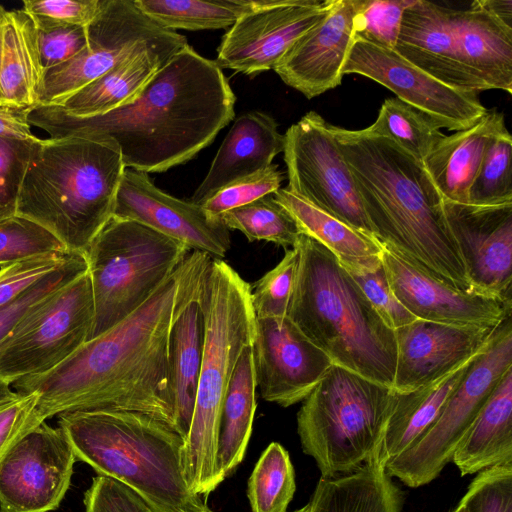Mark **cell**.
Instances as JSON below:
<instances>
[{"instance_id": "cell-58", "label": "cell", "mask_w": 512, "mask_h": 512, "mask_svg": "<svg viewBox=\"0 0 512 512\" xmlns=\"http://www.w3.org/2000/svg\"><path fill=\"white\" fill-rule=\"evenodd\" d=\"M1 102H2V101H1V96H0V103H1Z\"/></svg>"}, {"instance_id": "cell-40", "label": "cell", "mask_w": 512, "mask_h": 512, "mask_svg": "<svg viewBox=\"0 0 512 512\" xmlns=\"http://www.w3.org/2000/svg\"><path fill=\"white\" fill-rule=\"evenodd\" d=\"M339 263L389 328L396 330L417 319L393 293L381 257L366 262Z\"/></svg>"}, {"instance_id": "cell-12", "label": "cell", "mask_w": 512, "mask_h": 512, "mask_svg": "<svg viewBox=\"0 0 512 512\" xmlns=\"http://www.w3.org/2000/svg\"><path fill=\"white\" fill-rule=\"evenodd\" d=\"M86 31L87 44L75 57L44 71L38 105H58L143 48L172 57L188 45L184 35L160 26L134 0H100Z\"/></svg>"}, {"instance_id": "cell-5", "label": "cell", "mask_w": 512, "mask_h": 512, "mask_svg": "<svg viewBox=\"0 0 512 512\" xmlns=\"http://www.w3.org/2000/svg\"><path fill=\"white\" fill-rule=\"evenodd\" d=\"M295 247L299 259L287 317L333 364L392 388L394 330L332 252L304 234Z\"/></svg>"}, {"instance_id": "cell-34", "label": "cell", "mask_w": 512, "mask_h": 512, "mask_svg": "<svg viewBox=\"0 0 512 512\" xmlns=\"http://www.w3.org/2000/svg\"><path fill=\"white\" fill-rule=\"evenodd\" d=\"M273 197L292 217L301 234L322 244L339 262H366L382 254V245L372 236L360 232L312 205L286 188Z\"/></svg>"}, {"instance_id": "cell-38", "label": "cell", "mask_w": 512, "mask_h": 512, "mask_svg": "<svg viewBox=\"0 0 512 512\" xmlns=\"http://www.w3.org/2000/svg\"><path fill=\"white\" fill-rule=\"evenodd\" d=\"M229 230H238L252 241H267L285 249L294 248L301 235L288 212L273 194L234 208L221 216Z\"/></svg>"}, {"instance_id": "cell-28", "label": "cell", "mask_w": 512, "mask_h": 512, "mask_svg": "<svg viewBox=\"0 0 512 512\" xmlns=\"http://www.w3.org/2000/svg\"><path fill=\"white\" fill-rule=\"evenodd\" d=\"M451 462L461 476L512 463V369L490 395Z\"/></svg>"}, {"instance_id": "cell-54", "label": "cell", "mask_w": 512, "mask_h": 512, "mask_svg": "<svg viewBox=\"0 0 512 512\" xmlns=\"http://www.w3.org/2000/svg\"><path fill=\"white\" fill-rule=\"evenodd\" d=\"M452 512H471V511L465 504H463L462 502H459L458 506Z\"/></svg>"}, {"instance_id": "cell-25", "label": "cell", "mask_w": 512, "mask_h": 512, "mask_svg": "<svg viewBox=\"0 0 512 512\" xmlns=\"http://www.w3.org/2000/svg\"><path fill=\"white\" fill-rule=\"evenodd\" d=\"M456 54L461 65L488 90L512 93V28L473 1L450 8Z\"/></svg>"}, {"instance_id": "cell-3", "label": "cell", "mask_w": 512, "mask_h": 512, "mask_svg": "<svg viewBox=\"0 0 512 512\" xmlns=\"http://www.w3.org/2000/svg\"><path fill=\"white\" fill-rule=\"evenodd\" d=\"M374 238L437 281L472 292L442 198L423 165L393 141L329 123Z\"/></svg>"}, {"instance_id": "cell-8", "label": "cell", "mask_w": 512, "mask_h": 512, "mask_svg": "<svg viewBox=\"0 0 512 512\" xmlns=\"http://www.w3.org/2000/svg\"><path fill=\"white\" fill-rule=\"evenodd\" d=\"M398 392L333 364L303 400L297 432L321 477L349 474L376 458Z\"/></svg>"}, {"instance_id": "cell-36", "label": "cell", "mask_w": 512, "mask_h": 512, "mask_svg": "<svg viewBox=\"0 0 512 512\" xmlns=\"http://www.w3.org/2000/svg\"><path fill=\"white\" fill-rule=\"evenodd\" d=\"M364 130L393 141L421 163L444 137L427 115L398 98L386 99L374 123Z\"/></svg>"}, {"instance_id": "cell-26", "label": "cell", "mask_w": 512, "mask_h": 512, "mask_svg": "<svg viewBox=\"0 0 512 512\" xmlns=\"http://www.w3.org/2000/svg\"><path fill=\"white\" fill-rule=\"evenodd\" d=\"M505 126L503 113L488 110L471 127L444 137L423 160V168L445 201L468 204L469 189L491 139Z\"/></svg>"}, {"instance_id": "cell-46", "label": "cell", "mask_w": 512, "mask_h": 512, "mask_svg": "<svg viewBox=\"0 0 512 512\" xmlns=\"http://www.w3.org/2000/svg\"><path fill=\"white\" fill-rule=\"evenodd\" d=\"M33 142L0 137V221L17 213L19 193Z\"/></svg>"}, {"instance_id": "cell-56", "label": "cell", "mask_w": 512, "mask_h": 512, "mask_svg": "<svg viewBox=\"0 0 512 512\" xmlns=\"http://www.w3.org/2000/svg\"><path fill=\"white\" fill-rule=\"evenodd\" d=\"M5 12H6V10L2 6H0V26H1Z\"/></svg>"}, {"instance_id": "cell-20", "label": "cell", "mask_w": 512, "mask_h": 512, "mask_svg": "<svg viewBox=\"0 0 512 512\" xmlns=\"http://www.w3.org/2000/svg\"><path fill=\"white\" fill-rule=\"evenodd\" d=\"M364 0H333L321 20L273 69L288 86L311 99L341 84L354 42L355 16Z\"/></svg>"}, {"instance_id": "cell-17", "label": "cell", "mask_w": 512, "mask_h": 512, "mask_svg": "<svg viewBox=\"0 0 512 512\" xmlns=\"http://www.w3.org/2000/svg\"><path fill=\"white\" fill-rule=\"evenodd\" d=\"M252 354L256 389L282 407L303 401L333 365L287 316L256 318Z\"/></svg>"}, {"instance_id": "cell-39", "label": "cell", "mask_w": 512, "mask_h": 512, "mask_svg": "<svg viewBox=\"0 0 512 512\" xmlns=\"http://www.w3.org/2000/svg\"><path fill=\"white\" fill-rule=\"evenodd\" d=\"M512 136L505 127L490 141L469 189V204L488 206L512 203Z\"/></svg>"}, {"instance_id": "cell-19", "label": "cell", "mask_w": 512, "mask_h": 512, "mask_svg": "<svg viewBox=\"0 0 512 512\" xmlns=\"http://www.w3.org/2000/svg\"><path fill=\"white\" fill-rule=\"evenodd\" d=\"M472 292L511 301L512 203L479 206L442 199Z\"/></svg>"}, {"instance_id": "cell-47", "label": "cell", "mask_w": 512, "mask_h": 512, "mask_svg": "<svg viewBox=\"0 0 512 512\" xmlns=\"http://www.w3.org/2000/svg\"><path fill=\"white\" fill-rule=\"evenodd\" d=\"M100 0H26L23 11L37 30L87 26L96 16Z\"/></svg>"}, {"instance_id": "cell-23", "label": "cell", "mask_w": 512, "mask_h": 512, "mask_svg": "<svg viewBox=\"0 0 512 512\" xmlns=\"http://www.w3.org/2000/svg\"><path fill=\"white\" fill-rule=\"evenodd\" d=\"M394 50L450 87L477 93L488 90L458 60L448 7L414 0L403 14Z\"/></svg>"}, {"instance_id": "cell-55", "label": "cell", "mask_w": 512, "mask_h": 512, "mask_svg": "<svg viewBox=\"0 0 512 512\" xmlns=\"http://www.w3.org/2000/svg\"><path fill=\"white\" fill-rule=\"evenodd\" d=\"M293 512H309V504Z\"/></svg>"}, {"instance_id": "cell-33", "label": "cell", "mask_w": 512, "mask_h": 512, "mask_svg": "<svg viewBox=\"0 0 512 512\" xmlns=\"http://www.w3.org/2000/svg\"><path fill=\"white\" fill-rule=\"evenodd\" d=\"M256 380L252 345L242 352L220 410L217 468L224 480L244 458L256 410Z\"/></svg>"}, {"instance_id": "cell-52", "label": "cell", "mask_w": 512, "mask_h": 512, "mask_svg": "<svg viewBox=\"0 0 512 512\" xmlns=\"http://www.w3.org/2000/svg\"><path fill=\"white\" fill-rule=\"evenodd\" d=\"M33 108L0 103V137L19 141L38 139L31 131L29 114Z\"/></svg>"}, {"instance_id": "cell-27", "label": "cell", "mask_w": 512, "mask_h": 512, "mask_svg": "<svg viewBox=\"0 0 512 512\" xmlns=\"http://www.w3.org/2000/svg\"><path fill=\"white\" fill-rule=\"evenodd\" d=\"M199 288L177 315L169 343L172 427L184 441L193 418L203 350L204 325L198 301Z\"/></svg>"}, {"instance_id": "cell-15", "label": "cell", "mask_w": 512, "mask_h": 512, "mask_svg": "<svg viewBox=\"0 0 512 512\" xmlns=\"http://www.w3.org/2000/svg\"><path fill=\"white\" fill-rule=\"evenodd\" d=\"M76 461L60 427L42 422L30 430L0 461V512L56 510L69 489Z\"/></svg>"}, {"instance_id": "cell-4", "label": "cell", "mask_w": 512, "mask_h": 512, "mask_svg": "<svg viewBox=\"0 0 512 512\" xmlns=\"http://www.w3.org/2000/svg\"><path fill=\"white\" fill-rule=\"evenodd\" d=\"M125 166L110 137L77 135L33 142L17 213L84 253L112 218Z\"/></svg>"}, {"instance_id": "cell-37", "label": "cell", "mask_w": 512, "mask_h": 512, "mask_svg": "<svg viewBox=\"0 0 512 512\" xmlns=\"http://www.w3.org/2000/svg\"><path fill=\"white\" fill-rule=\"evenodd\" d=\"M296 490L287 450L272 442L260 456L248 481L252 512H286Z\"/></svg>"}, {"instance_id": "cell-45", "label": "cell", "mask_w": 512, "mask_h": 512, "mask_svg": "<svg viewBox=\"0 0 512 512\" xmlns=\"http://www.w3.org/2000/svg\"><path fill=\"white\" fill-rule=\"evenodd\" d=\"M460 502L471 512H512V463L479 472Z\"/></svg>"}, {"instance_id": "cell-18", "label": "cell", "mask_w": 512, "mask_h": 512, "mask_svg": "<svg viewBox=\"0 0 512 512\" xmlns=\"http://www.w3.org/2000/svg\"><path fill=\"white\" fill-rule=\"evenodd\" d=\"M113 216L139 222L212 258L222 259L230 249L229 229L221 218L162 191L145 172L125 168Z\"/></svg>"}, {"instance_id": "cell-14", "label": "cell", "mask_w": 512, "mask_h": 512, "mask_svg": "<svg viewBox=\"0 0 512 512\" xmlns=\"http://www.w3.org/2000/svg\"><path fill=\"white\" fill-rule=\"evenodd\" d=\"M343 73L360 74L383 85L398 99L427 115L440 129H467L488 111L480 102L479 93L450 87L394 49L359 37H354Z\"/></svg>"}, {"instance_id": "cell-13", "label": "cell", "mask_w": 512, "mask_h": 512, "mask_svg": "<svg viewBox=\"0 0 512 512\" xmlns=\"http://www.w3.org/2000/svg\"><path fill=\"white\" fill-rule=\"evenodd\" d=\"M287 190L372 237L351 170L329 123L309 111L284 134Z\"/></svg>"}, {"instance_id": "cell-48", "label": "cell", "mask_w": 512, "mask_h": 512, "mask_svg": "<svg viewBox=\"0 0 512 512\" xmlns=\"http://www.w3.org/2000/svg\"><path fill=\"white\" fill-rule=\"evenodd\" d=\"M71 253H50L0 266V308L61 266Z\"/></svg>"}, {"instance_id": "cell-35", "label": "cell", "mask_w": 512, "mask_h": 512, "mask_svg": "<svg viewBox=\"0 0 512 512\" xmlns=\"http://www.w3.org/2000/svg\"><path fill=\"white\" fill-rule=\"evenodd\" d=\"M153 21L168 30L190 31L231 27L254 9L258 0H134Z\"/></svg>"}, {"instance_id": "cell-9", "label": "cell", "mask_w": 512, "mask_h": 512, "mask_svg": "<svg viewBox=\"0 0 512 512\" xmlns=\"http://www.w3.org/2000/svg\"><path fill=\"white\" fill-rule=\"evenodd\" d=\"M189 251L139 222L112 216L84 252L94 299L89 340L144 304Z\"/></svg>"}, {"instance_id": "cell-11", "label": "cell", "mask_w": 512, "mask_h": 512, "mask_svg": "<svg viewBox=\"0 0 512 512\" xmlns=\"http://www.w3.org/2000/svg\"><path fill=\"white\" fill-rule=\"evenodd\" d=\"M94 321L91 280L77 275L32 308L0 342V381L50 371L89 340Z\"/></svg>"}, {"instance_id": "cell-1", "label": "cell", "mask_w": 512, "mask_h": 512, "mask_svg": "<svg viewBox=\"0 0 512 512\" xmlns=\"http://www.w3.org/2000/svg\"><path fill=\"white\" fill-rule=\"evenodd\" d=\"M211 258L189 251L133 313L86 341L50 371L23 378L12 387L38 395L36 413L42 422L68 412L126 410L151 415L172 427L171 329L198 290Z\"/></svg>"}, {"instance_id": "cell-16", "label": "cell", "mask_w": 512, "mask_h": 512, "mask_svg": "<svg viewBox=\"0 0 512 512\" xmlns=\"http://www.w3.org/2000/svg\"><path fill=\"white\" fill-rule=\"evenodd\" d=\"M333 0H258L222 37L215 62L254 76L274 69L329 10Z\"/></svg>"}, {"instance_id": "cell-30", "label": "cell", "mask_w": 512, "mask_h": 512, "mask_svg": "<svg viewBox=\"0 0 512 512\" xmlns=\"http://www.w3.org/2000/svg\"><path fill=\"white\" fill-rule=\"evenodd\" d=\"M481 352L425 386L407 393H398L397 402L376 457L380 464L386 466L390 460L415 444L430 428L472 362Z\"/></svg>"}, {"instance_id": "cell-41", "label": "cell", "mask_w": 512, "mask_h": 512, "mask_svg": "<svg viewBox=\"0 0 512 512\" xmlns=\"http://www.w3.org/2000/svg\"><path fill=\"white\" fill-rule=\"evenodd\" d=\"M58 252H68L48 230L15 215L0 221V266Z\"/></svg>"}, {"instance_id": "cell-31", "label": "cell", "mask_w": 512, "mask_h": 512, "mask_svg": "<svg viewBox=\"0 0 512 512\" xmlns=\"http://www.w3.org/2000/svg\"><path fill=\"white\" fill-rule=\"evenodd\" d=\"M403 492L376 458L349 474L320 477L309 512H401Z\"/></svg>"}, {"instance_id": "cell-29", "label": "cell", "mask_w": 512, "mask_h": 512, "mask_svg": "<svg viewBox=\"0 0 512 512\" xmlns=\"http://www.w3.org/2000/svg\"><path fill=\"white\" fill-rule=\"evenodd\" d=\"M43 76L32 20L22 9L6 11L0 26L1 101L38 106Z\"/></svg>"}, {"instance_id": "cell-22", "label": "cell", "mask_w": 512, "mask_h": 512, "mask_svg": "<svg viewBox=\"0 0 512 512\" xmlns=\"http://www.w3.org/2000/svg\"><path fill=\"white\" fill-rule=\"evenodd\" d=\"M381 260L393 293L417 319L496 328L511 316V301L457 290L413 267L384 246Z\"/></svg>"}, {"instance_id": "cell-42", "label": "cell", "mask_w": 512, "mask_h": 512, "mask_svg": "<svg viewBox=\"0 0 512 512\" xmlns=\"http://www.w3.org/2000/svg\"><path fill=\"white\" fill-rule=\"evenodd\" d=\"M298 259L296 247L286 249L281 261L251 286V301L256 318L287 316Z\"/></svg>"}, {"instance_id": "cell-53", "label": "cell", "mask_w": 512, "mask_h": 512, "mask_svg": "<svg viewBox=\"0 0 512 512\" xmlns=\"http://www.w3.org/2000/svg\"><path fill=\"white\" fill-rule=\"evenodd\" d=\"M478 3L492 16L512 28V0H478Z\"/></svg>"}, {"instance_id": "cell-10", "label": "cell", "mask_w": 512, "mask_h": 512, "mask_svg": "<svg viewBox=\"0 0 512 512\" xmlns=\"http://www.w3.org/2000/svg\"><path fill=\"white\" fill-rule=\"evenodd\" d=\"M510 317L495 330L475 358L430 428L406 451L390 460L385 470L406 486L430 483L451 462L452 455L504 375L512 369Z\"/></svg>"}, {"instance_id": "cell-6", "label": "cell", "mask_w": 512, "mask_h": 512, "mask_svg": "<svg viewBox=\"0 0 512 512\" xmlns=\"http://www.w3.org/2000/svg\"><path fill=\"white\" fill-rule=\"evenodd\" d=\"M58 416L76 459L98 475L130 487L154 512H196L207 507L187 484L182 465L185 441L170 425L126 410Z\"/></svg>"}, {"instance_id": "cell-51", "label": "cell", "mask_w": 512, "mask_h": 512, "mask_svg": "<svg viewBox=\"0 0 512 512\" xmlns=\"http://www.w3.org/2000/svg\"><path fill=\"white\" fill-rule=\"evenodd\" d=\"M36 40L40 62L46 71L71 60L86 46V26L36 29Z\"/></svg>"}, {"instance_id": "cell-49", "label": "cell", "mask_w": 512, "mask_h": 512, "mask_svg": "<svg viewBox=\"0 0 512 512\" xmlns=\"http://www.w3.org/2000/svg\"><path fill=\"white\" fill-rule=\"evenodd\" d=\"M38 395L14 393L0 401V461L26 433L42 421L36 413Z\"/></svg>"}, {"instance_id": "cell-21", "label": "cell", "mask_w": 512, "mask_h": 512, "mask_svg": "<svg viewBox=\"0 0 512 512\" xmlns=\"http://www.w3.org/2000/svg\"><path fill=\"white\" fill-rule=\"evenodd\" d=\"M497 328L416 319L394 330L397 360L392 388L407 393L446 375L481 352Z\"/></svg>"}, {"instance_id": "cell-50", "label": "cell", "mask_w": 512, "mask_h": 512, "mask_svg": "<svg viewBox=\"0 0 512 512\" xmlns=\"http://www.w3.org/2000/svg\"><path fill=\"white\" fill-rule=\"evenodd\" d=\"M85 512H154L148 503L127 485L97 475L84 494Z\"/></svg>"}, {"instance_id": "cell-24", "label": "cell", "mask_w": 512, "mask_h": 512, "mask_svg": "<svg viewBox=\"0 0 512 512\" xmlns=\"http://www.w3.org/2000/svg\"><path fill=\"white\" fill-rule=\"evenodd\" d=\"M283 149L284 135L278 131L273 117L259 111L240 115L191 201L201 205L224 186L266 169Z\"/></svg>"}, {"instance_id": "cell-43", "label": "cell", "mask_w": 512, "mask_h": 512, "mask_svg": "<svg viewBox=\"0 0 512 512\" xmlns=\"http://www.w3.org/2000/svg\"><path fill=\"white\" fill-rule=\"evenodd\" d=\"M282 172L271 164L264 170L236 180L210 196L201 206L212 218L221 216L234 208L249 204L280 189Z\"/></svg>"}, {"instance_id": "cell-32", "label": "cell", "mask_w": 512, "mask_h": 512, "mask_svg": "<svg viewBox=\"0 0 512 512\" xmlns=\"http://www.w3.org/2000/svg\"><path fill=\"white\" fill-rule=\"evenodd\" d=\"M170 58L154 48H143L56 106L76 117L110 112L133 101Z\"/></svg>"}, {"instance_id": "cell-7", "label": "cell", "mask_w": 512, "mask_h": 512, "mask_svg": "<svg viewBox=\"0 0 512 512\" xmlns=\"http://www.w3.org/2000/svg\"><path fill=\"white\" fill-rule=\"evenodd\" d=\"M198 301L203 315V350L182 465L189 488L202 497L223 481L216 461L220 410L238 360L253 344L256 315L251 285L217 258H211L203 272Z\"/></svg>"}, {"instance_id": "cell-57", "label": "cell", "mask_w": 512, "mask_h": 512, "mask_svg": "<svg viewBox=\"0 0 512 512\" xmlns=\"http://www.w3.org/2000/svg\"><path fill=\"white\" fill-rule=\"evenodd\" d=\"M196 512H213V511L210 510L208 507H205L204 509H201V510L196 511Z\"/></svg>"}, {"instance_id": "cell-2", "label": "cell", "mask_w": 512, "mask_h": 512, "mask_svg": "<svg viewBox=\"0 0 512 512\" xmlns=\"http://www.w3.org/2000/svg\"><path fill=\"white\" fill-rule=\"evenodd\" d=\"M236 97L215 60L189 44L173 55L130 103L92 117L38 105L31 125L57 139L77 135L112 138L125 168L163 172L195 157L235 116Z\"/></svg>"}, {"instance_id": "cell-44", "label": "cell", "mask_w": 512, "mask_h": 512, "mask_svg": "<svg viewBox=\"0 0 512 512\" xmlns=\"http://www.w3.org/2000/svg\"><path fill=\"white\" fill-rule=\"evenodd\" d=\"M414 0H364L354 20V35L394 49L405 10Z\"/></svg>"}]
</instances>
